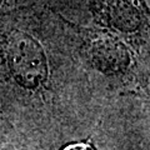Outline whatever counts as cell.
<instances>
[{
  "label": "cell",
  "mask_w": 150,
  "mask_h": 150,
  "mask_svg": "<svg viewBox=\"0 0 150 150\" xmlns=\"http://www.w3.org/2000/svg\"><path fill=\"white\" fill-rule=\"evenodd\" d=\"M63 150H94V149L91 145H89L86 143H75L65 146Z\"/></svg>",
  "instance_id": "6da1fadb"
}]
</instances>
